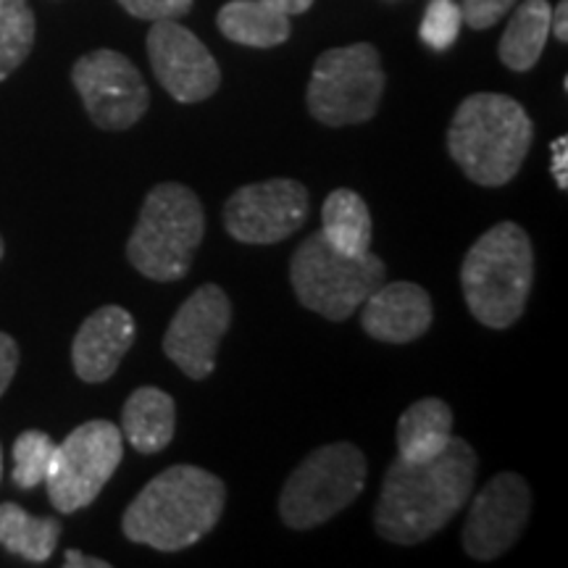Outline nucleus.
I'll return each instance as SVG.
<instances>
[{"label":"nucleus","mask_w":568,"mask_h":568,"mask_svg":"<svg viewBox=\"0 0 568 568\" xmlns=\"http://www.w3.org/2000/svg\"><path fill=\"white\" fill-rule=\"evenodd\" d=\"M531 493L514 471L495 474L474 497L464 527V550L474 560H495L508 552L529 521Z\"/></svg>","instance_id":"nucleus-14"},{"label":"nucleus","mask_w":568,"mask_h":568,"mask_svg":"<svg viewBox=\"0 0 568 568\" xmlns=\"http://www.w3.org/2000/svg\"><path fill=\"white\" fill-rule=\"evenodd\" d=\"M71 82L80 92L92 124L101 130H130L151 105V92L138 67L109 48L82 55L71 69Z\"/></svg>","instance_id":"nucleus-10"},{"label":"nucleus","mask_w":568,"mask_h":568,"mask_svg":"<svg viewBox=\"0 0 568 568\" xmlns=\"http://www.w3.org/2000/svg\"><path fill=\"white\" fill-rule=\"evenodd\" d=\"M535 284V251L516 222L487 230L460 264V290L471 316L489 329H508L527 311Z\"/></svg>","instance_id":"nucleus-4"},{"label":"nucleus","mask_w":568,"mask_h":568,"mask_svg":"<svg viewBox=\"0 0 568 568\" xmlns=\"http://www.w3.org/2000/svg\"><path fill=\"white\" fill-rule=\"evenodd\" d=\"M19 368V345L17 339L0 332V397L9 389L13 374Z\"/></svg>","instance_id":"nucleus-28"},{"label":"nucleus","mask_w":568,"mask_h":568,"mask_svg":"<svg viewBox=\"0 0 568 568\" xmlns=\"http://www.w3.org/2000/svg\"><path fill=\"white\" fill-rule=\"evenodd\" d=\"M205 213L193 190L163 182L148 193L126 243V258L153 282H180L203 243Z\"/></svg>","instance_id":"nucleus-5"},{"label":"nucleus","mask_w":568,"mask_h":568,"mask_svg":"<svg viewBox=\"0 0 568 568\" xmlns=\"http://www.w3.org/2000/svg\"><path fill=\"white\" fill-rule=\"evenodd\" d=\"M387 280L379 255H345L326 243L322 230L308 234L290 261V282L301 305L329 322H345Z\"/></svg>","instance_id":"nucleus-6"},{"label":"nucleus","mask_w":568,"mask_h":568,"mask_svg":"<svg viewBox=\"0 0 568 568\" xmlns=\"http://www.w3.org/2000/svg\"><path fill=\"white\" fill-rule=\"evenodd\" d=\"M566 17H568V0H560L556 9L550 11V32L556 34L560 42L568 40V27H566Z\"/></svg>","instance_id":"nucleus-31"},{"label":"nucleus","mask_w":568,"mask_h":568,"mask_svg":"<svg viewBox=\"0 0 568 568\" xmlns=\"http://www.w3.org/2000/svg\"><path fill=\"white\" fill-rule=\"evenodd\" d=\"M264 3L274 6L276 11L287 13V17H297V13H305L314 6V0H264Z\"/></svg>","instance_id":"nucleus-32"},{"label":"nucleus","mask_w":568,"mask_h":568,"mask_svg":"<svg viewBox=\"0 0 568 568\" xmlns=\"http://www.w3.org/2000/svg\"><path fill=\"white\" fill-rule=\"evenodd\" d=\"M460 24H464L460 3H456V0H429L418 34H422L426 48L443 53L447 48L456 45Z\"/></svg>","instance_id":"nucleus-25"},{"label":"nucleus","mask_w":568,"mask_h":568,"mask_svg":"<svg viewBox=\"0 0 568 568\" xmlns=\"http://www.w3.org/2000/svg\"><path fill=\"white\" fill-rule=\"evenodd\" d=\"M34 45V13L27 0H0V82L11 77Z\"/></svg>","instance_id":"nucleus-23"},{"label":"nucleus","mask_w":568,"mask_h":568,"mask_svg":"<svg viewBox=\"0 0 568 568\" xmlns=\"http://www.w3.org/2000/svg\"><path fill=\"white\" fill-rule=\"evenodd\" d=\"M516 0H464L460 13L471 30H489L500 21L506 13L514 9Z\"/></svg>","instance_id":"nucleus-26"},{"label":"nucleus","mask_w":568,"mask_h":568,"mask_svg":"<svg viewBox=\"0 0 568 568\" xmlns=\"http://www.w3.org/2000/svg\"><path fill=\"white\" fill-rule=\"evenodd\" d=\"M548 0H524L508 21V30L500 38V61L510 71H529L537 67L545 42L550 38Z\"/></svg>","instance_id":"nucleus-21"},{"label":"nucleus","mask_w":568,"mask_h":568,"mask_svg":"<svg viewBox=\"0 0 568 568\" xmlns=\"http://www.w3.org/2000/svg\"><path fill=\"white\" fill-rule=\"evenodd\" d=\"M63 566L67 568H109L111 564L103 558L84 556V552H80V550H67V556H63Z\"/></svg>","instance_id":"nucleus-30"},{"label":"nucleus","mask_w":568,"mask_h":568,"mask_svg":"<svg viewBox=\"0 0 568 568\" xmlns=\"http://www.w3.org/2000/svg\"><path fill=\"white\" fill-rule=\"evenodd\" d=\"M176 403L159 387H140L126 397L122 435L142 456H153L174 439Z\"/></svg>","instance_id":"nucleus-17"},{"label":"nucleus","mask_w":568,"mask_h":568,"mask_svg":"<svg viewBox=\"0 0 568 568\" xmlns=\"http://www.w3.org/2000/svg\"><path fill=\"white\" fill-rule=\"evenodd\" d=\"M308 219V190L297 180H266L234 190L224 205V226L237 243L276 245Z\"/></svg>","instance_id":"nucleus-11"},{"label":"nucleus","mask_w":568,"mask_h":568,"mask_svg":"<svg viewBox=\"0 0 568 568\" xmlns=\"http://www.w3.org/2000/svg\"><path fill=\"white\" fill-rule=\"evenodd\" d=\"M368 477L366 456L351 443H332L305 456L280 495V516L290 529L305 531L332 521L358 500Z\"/></svg>","instance_id":"nucleus-7"},{"label":"nucleus","mask_w":568,"mask_h":568,"mask_svg":"<svg viewBox=\"0 0 568 568\" xmlns=\"http://www.w3.org/2000/svg\"><path fill=\"white\" fill-rule=\"evenodd\" d=\"M55 443L45 432L27 429L13 443V485L19 489H32L45 481L53 464Z\"/></svg>","instance_id":"nucleus-24"},{"label":"nucleus","mask_w":568,"mask_h":568,"mask_svg":"<svg viewBox=\"0 0 568 568\" xmlns=\"http://www.w3.org/2000/svg\"><path fill=\"white\" fill-rule=\"evenodd\" d=\"M552 151V161H550V172H552V180H556L558 190H568V138L564 134V138L552 140L550 145Z\"/></svg>","instance_id":"nucleus-29"},{"label":"nucleus","mask_w":568,"mask_h":568,"mask_svg":"<svg viewBox=\"0 0 568 568\" xmlns=\"http://www.w3.org/2000/svg\"><path fill=\"white\" fill-rule=\"evenodd\" d=\"M138 335V324L122 305H103L84 318L71 343V364L82 382L101 385L122 366Z\"/></svg>","instance_id":"nucleus-16"},{"label":"nucleus","mask_w":568,"mask_h":568,"mask_svg":"<svg viewBox=\"0 0 568 568\" xmlns=\"http://www.w3.org/2000/svg\"><path fill=\"white\" fill-rule=\"evenodd\" d=\"M477 479V453L466 439L453 437L429 460L397 456L382 479L374 508L376 535L393 545H418L447 527L466 506Z\"/></svg>","instance_id":"nucleus-1"},{"label":"nucleus","mask_w":568,"mask_h":568,"mask_svg":"<svg viewBox=\"0 0 568 568\" xmlns=\"http://www.w3.org/2000/svg\"><path fill=\"white\" fill-rule=\"evenodd\" d=\"M372 213L355 190L339 187L322 205V234L335 251L366 255L372 251Z\"/></svg>","instance_id":"nucleus-20"},{"label":"nucleus","mask_w":568,"mask_h":568,"mask_svg":"<svg viewBox=\"0 0 568 568\" xmlns=\"http://www.w3.org/2000/svg\"><path fill=\"white\" fill-rule=\"evenodd\" d=\"M3 251H6V247H3V237H0V258H3Z\"/></svg>","instance_id":"nucleus-33"},{"label":"nucleus","mask_w":568,"mask_h":568,"mask_svg":"<svg viewBox=\"0 0 568 568\" xmlns=\"http://www.w3.org/2000/svg\"><path fill=\"white\" fill-rule=\"evenodd\" d=\"M232 303L219 284H201L176 311L166 335L163 353L190 379H209L216 368L222 337L230 332Z\"/></svg>","instance_id":"nucleus-12"},{"label":"nucleus","mask_w":568,"mask_h":568,"mask_svg":"<svg viewBox=\"0 0 568 568\" xmlns=\"http://www.w3.org/2000/svg\"><path fill=\"white\" fill-rule=\"evenodd\" d=\"M124 458V435L111 422L95 418L77 426L55 445L45 485L59 514H77L95 503Z\"/></svg>","instance_id":"nucleus-9"},{"label":"nucleus","mask_w":568,"mask_h":568,"mask_svg":"<svg viewBox=\"0 0 568 568\" xmlns=\"http://www.w3.org/2000/svg\"><path fill=\"white\" fill-rule=\"evenodd\" d=\"M0 474H3V450H0Z\"/></svg>","instance_id":"nucleus-34"},{"label":"nucleus","mask_w":568,"mask_h":568,"mask_svg":"<svg viewBox=\"0 0 568 568\" xmlns=\"http://www.w3.org/2000/svg\"><path fill=\"white\" fill-rule=\"evenodd\" d=\"M361 326L376 343L408 345L429 332L435 305L422 284L382 282L361 305Z\"/></svg>","instance_id":"nucleus-15"},{"label":"nucleus","mask_w":568,"mask_h":568,"mask_svg":"<svg viewBox=\"0 0 568 568\" xmlns=\"http://www.w3.org/2000/svg\"><path fill=\"white\" fill-rule=\"evenodd\" d=\"M148 59L161 88L180 103L209 101L222 84L216 59L176 19L153 21V30L148 32Z\"/></svg>","instance_id":"nucleus-13"},{"label":"nucleus","mask_w":568,"mask_h":568,"mask_svg":"<svg viewBox=\"0 0 568 568\" xmlns=\"http://www.w3.org/2000/svg\"><path fill=\"white\" fill-rule=\"evenodd\" d=\"M535 124L521 103L500 92H477L458 105L447 130V153L474 184L503 187L521 172Z\"/></svg>","instance_id":"nucleus-3"},{"label":"nucleus","mask_w":568,"mask_h":568,"mask_svg":"<svg viewBox=\"0 0 568 568\" xmlns=\"http://www.w3.org/2000/svg\"><path fill=\"white\" fill-rule=\"evenodd\" d=\"M395 439L397 456L414 464L439 456L453 439V408L439 397H422L403 410Z\"/></svg>","instance_id":"nucleus-18"},{"label":"nucleus","mask_w":568,"mask_h":568,"mask_svg":"<svg viewBox=\"0 0 568 568\" xmlns=\"http://www.w3.org/2000/svg\"><path fill=\"white\" fill-rule=\"evenodd\" d=\"M226 489L216 474L197 466H172L153 477L124 510L130 542L176 552L201 542L224 514Z\"/></svg>","instance_id":"nucleus-2"},{"label":"nucleus","mask_w":568,"mask_h":568,"mask_svg":"<svg viewBox=\"0 0 568 568\" xmlns=\"http://www.w3.org/2000/svg\"><path fill=\"white\" fill-rule=\"evenodd\" d=\"M226 40L247 48H274L290 40V17L264 0H230L216 17Z\"/></svg>","instance_id":"nucleus-19"},{"label":"nucleus","mask_w":568,"mask_h":568,"mask_svg":"<svg viewBox=\"0 0 568 568\" xmlns=\"http://www.w3.org/2000/svg\"><path fill=\"white\" fill-rule=\"evenodd\" d=\"M382 95H385V69L379 51L368 42H355L318 55L305 103L316 122L347 126L374 119Z\"/></svg>","instance_id":"nucleus-8"},{"label":"nucleus","mask_w":568,"mask_h":568,"mask_svg":"<svg viewBox=\"0 0 568 568\" xmlns=\"http://www.w3.org/2000/svg\"><path fill=\"white\" fill-rule=\"evenodd\" d=\"M59 537V518L30 516L17 503L0 506V545L13 556L30 560V564H45L53 556Z\"/></svg>","instance_id":"nucleus-22"},{"label":"nucleus","mask_w":568,"mask_h":568,"mask_svg":"<svg viewBox=\"0 0 568 568\" xmlns=\"http://www.w3.org/2000/svg\"><path fill=\"white\" fill-rule=\"evenodd\" d=\"M126 13L145 21L180 19L193 9V0H119Z\"/></svg>","instance_id":"nucleus-27"}]
</instances>
